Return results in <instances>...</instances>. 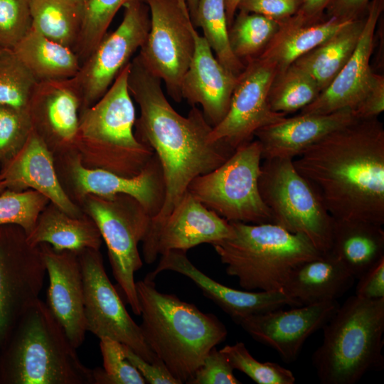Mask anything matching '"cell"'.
I'll use <instances>...</instances> for the list:
<instances>
[{
    "label": "cell",
    "mask_w": 384,
    "mask_h": 384,
    "mask_svg": "<svg viewBox=\"0 0 384 384\" xmlns=\"http://www.w3.org/2000/svg\"><path fill=\"white\" fill-rule=\"evenodd\" d=\"M262 160L259 141L251 140L220 166L195 178L188 192L229 222L272 223L258 187Z\"/></svg>",
    "instance_id": "obj_9"
},
{
    "label": "cell",
    "mask_w": 384,
    "mask_h": 384,
    "mask_svg": "<svg viewBox=\"0 0 384 384\" xmlns=\"http://www.w3.org/2000/svg\"><path fill=\"white\" fill-rule=\"evenodd\" d=\"M159 264L147 276L154 279L163 271L176 272L188 277L203 294L235 321L250 315L282 308L299 306L282 291L238 290L219 283L198 270L186 252L170 250L161 255Z\"/></svg>",
    "instance_id": "obj_22"
},
{
    "label": "cell",
    "mask_w": 384,
    "mask_h": 384,
    "mask_svg": "<svg viewBox=\"0 0 384 384\" xmlns=\"http://www.w3.org/2000/svg\"><path fill=\"white\" fill-rule=\"evenodd\" d=\"M31 28L30 0H0V48L13 50Z\"/></svg>",
    "instance_id": "obj_42"
},
{
    "label": "cell",
    "mask_w": 384,
    "mask_h": 384,
    "mask_svg": "<svg viewBox=\"0 0 384 384\" xmlns=\"http://www.w3.org/2000/svg\"><path fill=\"white\" fill-rule=\"evenodd\" d=\"M226 356L213 347L188 382L190 384H240Z\"/></svg>",
    "instance_id": "obj_43"
},
{
    "label": "cell",
    "mask_w": 384,
    "mask_h": 384,
    "mask_svg": "<svg viewBox=\"0 0 384 384\" xmlns=\"http://www.w3.org/2000/svg\"><path fill=\"white\" fill-rule=\"evenodd\" d=\"M353 19L329 17L323 21H310L297 13L281 23L259 56L272 63L279 73Z\"/></svg>",
    "instance_id": "obj_27"
},
{
    "label": "cell",
    "mask_w": 384,
    "mask_h": 384,
    "mask_svg": "<svg viewBox=\"0 0 384 384\" xmlns=\"http://www.w3.org/2000/svg\"><path fill=\"white\" fill-rule=\"evenodd\" d=\"M240 1L241 0H225L227 21L229 28L234 21V16Z\"/></svg>",
    "instance_id": "obj_50"
},
{
    "label": "cell",
    "mask_w": 384,
    "mask_h": 384,
    "mask_svg": "<svg viewBox=\"0 0 384 384\" xmlns=\"http://www.w3.org/2000/svg\"><path fill=\"white\" fill-rule=\"evenodd\" d=\"M363 24L364 19L354 18L293 64L314 80L321 92L329 85L353 54Z\"/></svg>",
    "instance_id": "obj_31"
},
{
    "label": "cell",
    "mask_w": 384,
    "mask_h": 384,
    "mask_svg": "<svg viewBox=\"0 0 384 384\" xmlns=\"http://www.w3.org/2000/svg\"><path fill=\"white\" fill-rule=\"evenodd\" d=\"M358 279L356 295L366 299L384 298V257Z\"/></svg>",
    "instance_id": "obj_47"
},
{
    "label": "cell",
    "mask_w": 384,
    "mask_h": 384,
    "mask_svg": "<svg viewBox=\"0 0 384 384\" xmlns=\"http://www.w3.org/2000/svg\"><path fill=\"white\" fill-rule=\"evenodd\" d=\"M336 301L282 308L235 320L255 340L274 349L287 363L297 360L306 340L328 322Z\"/></svg>",
    "instance_id": "obj_17"
},
{
    "label": "cell",
    "mask_w": 384,
    "mask_h": 384,
    "mask_svg": "<svg viewBox=\"0 0 384 384\" xmlns=\"http://www.w3.org/2000/svg\"><path fill=\"white\" fill-rule=\"evenodd\" d=\"M234 234L230 223L206 208L187 192L156 231L142 241L145 262L170 250L187 252L203 243L213 244Z\"/></svg>",
    "instance_id": "obj_16"
},
{
    "label": "cell",
    "mask_w": 384,
    "mask_h": 384,
    "mask_svg": "<svg viewBox=\"0 0 384 384\" xmlns=\"http://www.w3.org/2000/svg\"><path fill=\"white\" fill-rule=\"evenodd\" d=\"M5 189L3 182L0 178V193Z\"/></svg>",
    "instance_id": "obj_53"
},
{
    "label": "cell",
    "mask_w": 384,
    "mask_h": 384,
    "mask_svg": "<svg viewBox=\"0 0 384 384\" xmlns=\"http://www.w3.org/2000/svg\"><path fill=\"white\" fill-rule=\"evenodd\" d=\"M31 28L74 50L80 35L82 7L70 0H30Z\"/></svg>",
    "instance_id": "obj_32"
},
{
    "label": "cell",
    "mask_w": 384,
    "mask_h": 384,
    "mask_svg": "<svg viewBox=\"0 0 384 384\" xmlns=\"http://www.w3.org/2000/svg\"><path fill=\"white\" fill-rule=\"evenodd\" d=\"M322 329V343L312 356L321 383L354 384L383 369L384 298L351 296Z\"/></svg>",
    "instance_id": "obj_5"
},
{
    "label": "cell",
    "mask_w": 384,
    "mask_h": 384,
    "mask_svg": "<svg viewBox=\"0 0 384 384\" xmlns=\"http://www.w3.org/2000/svg\"><path fill=\"white\" fill-rule=\"evenodd\" d=\"M81 105L74 78L37 82L31 98L29 113L33 129L50 150H73Z\"/></svg>",
    "instance_id": "obj_21"
},
{
    "label": "cell",
    "mask_w": 384,
    "mask_h": 384,
    "mask_svg": "<svg viewBox=\"0 0 384 384\" xmlns=\"http://www.w3.org/2000/svg\"><path fill=\"white\" fill-rule=\"evenodd\" d=\"M258 187L272 223L304 235L321 253L330 251L334 218L293 159H263Z\"/></svg>",
    "instance_id": "obj_8"
},
{
    "label": "cell",
    "mask_w": 384,
    "mask_h": 384,
    "mask_svg": "<svg viewBox=\"0 0 384 384\" xmlns=\"http://www.w3.org/2000/svg\"><path fill=\"white\" fill-rule=\"evenodd\" d=\"M70 1L73 2L74 4L82 7L86 0H70Z\"/></svg>",
    "instance_id": "obj_52"
},
{
    "label": "cell",
    "mask_w": 384,
    "mask_h": 384,
    "mask_svg": "<svg viewBox=\"0 0 384 384\" xmlns=\"http://www.w3.org/2000/svg\"><path fill=\"white\" fill-rule=\"evenodd\" d=\"M128 87L140 111L135 136L153 149L165 184L164 201L151 220L147 238L183 198L191 181L220 166L235 150L223 142H210L213 127L196 106L187 117L176 112L163 92L161 80L149 73L137 56L130 62Z\"/></svg>",
    "instance_id": "obj_1"
},
{
    "label": "cell",
    "mask_w": 384,
    "mask_h": 384,
    "mask_svg": "<svg viewBox=\"0 0 384 384\" xmlns=\"http://www.w3.org/2000/svg\"><path fill=\"white\" fill-rule=\"evenodd\" d=\"M122 347L127 359L137 368L146 383L181 384L161 361L150 363L127 346L122 344Z\"/></svg>",
    "instance_id": "obj_45"
},
{
    "label": "cell",
    "mask_w": 384,
    "mask_h": 384,
    "mask_svg": "<svg viewBox=\"0 0 384 384\" xmlns=\"http://www.w3.org/2000/svg\"><path fill=\"white\" fill-rule=\"evenodd\" d=\"M369 0H333L328 8L329 17L342 19L356 18Z\"/></svg>",
    "instance_id": "obj_48"
},
{
    "label": "cell",
    "mask_w": 384,
    "mask_h": 384,
    "mask_svg": "<svg viewBox=\"0 0 384 384\" xmlns=\"http://www.w3.org/2000/svg\"><path fill=\"white\" fill-rule=\"evenodd\" d=\"M86 212L96 224L108 250L112 274L136 315H140L134 273L143 263L138 244L151 226L152 217L133 197L87 195L82 198Z\"/></svg>",
    "instance_id": "obj_10"
},
{
    "label": "cell",
    "mask_w": 384,
    "mask_h": 384,
    "mask_svg": "<svg viewBox=\"0 0 384 384\" xmlns=\"http://www.w3.org/2000/svg\"><path fill=\"white\" fill-rule=\"evenodd\" d=\"M335 220L384 223V129L359 119L293 159Z\"/></svg>",
    "instance_id": "obj_2"
},
{
    "label": "cell",
    "mask_w": 384,
    "mask_h": 384,
    "mask_svg": "<svg viewBox=\"0 0 384 384\" xmlns=\"http://www.w3.org/2000/svg\"><path fill=\"white\" fill-rule=\"evenodd\" d=\"M333 0H302V6L297 11L304 18L314 21L319 17L324 9Z\"/></svg>",
    "instance_id": "obj_49"
},
{
    "label": "cell",
    "mask_w": 384,
    "mask_h": 384,
    "mask_svg": "<svg viewBox=\"0 0 384 384\" xmlns=\"http://www.w3.org/2000/svg\"><path fill=\"white\" fill-rule=\"evenodd\" d=\"M382 226L366 221L333 220L329 252L355 278L384 257Z\"/></svg>",
    "instance_id": "obj_28"
},
{
    "label": "cell",
    "mask_w": 384,
    "mask_h": 384,
    "mask_svg": "<svg viewBox=\"0 0 384 384\" xmlns=\"http://www.w3.org/2000/svg\"><path fill=\"white\" fill-rule=\"evenodd\" d=\"M384 110V78L374 74L366 93L353 110L358 119L377 117Z\"/></svg>",
    "instance_id": "obj_46"
},
{
    "label": "cell",
    "mask_w": 384,
    "mask_h": 384,
    "mask_svg": "<svg viewBox=\"0 0 384 384\" xmlns=\"http://www.w3.org/2000/svg\"><path fill=\"white\" fill-rule=\"evenodd\" d=\"M277 73L272 63L259 55L248 60L238 75L226 114L209 134L210 142H223L235 150L252 140L258 129L285 117L269 104Z\"/></svg>",
    "instance_id": "obj_15"
},
{
    "label": "cell",
    "mask_w": 384,
    "mask_h": 384,
    "mask_svg": "<svg viewBox=\"0 0 384 384\" xmlns=\"http://www.w3.org/2000/svg\"><path fill=\"white\" fill-rule=\"evenodd\" d=\"M36 81L74 78L80 61L73 50L54 42L32 28L13 49Z\"/></svg>",
    "instance_id": "obj_30"
},
{
    "label": "cell",
    "mask_w": 384,
    "mask_h": 384,
    "mask_svg": "<svg viewBox=\"0 0 384 384\" xmlns=\"http://www.w3.org/2000/svg\"><path fill=\"white\" fill-rule=\"evenodd\" d=\"M84 287L87 331L127 346L150 363L161 361L150 349L139 325L129 314L104 267L100 250L78 252ZM162 362V361H161Z\"/></svg>",
    "instance_id": "obj_13"
},
{
    "label": "cell",
    "mask_w": 384,
    "mask_h": 384,
    "mask_svg": "<svg viewBox=\"0 0 384 384\" xmlns=\"http://www.w3.org/2000/svg\"><path fill=\"white\" fill-rule=\"evenodd\" d=\"M103 368L92 369L93 384H145L144 378L127 359L122 343L112 338H100Z\"/></svg>",
    "instance_id": "obj_40"
},
{
    "label": "cell",
    "mask_w": 384,
    "mask_h": 384,
    "mask_svg": "<svg viewBox=\"0 0 384 384\" xmlns=\"http://www.w3.org/2000/svg\"><path fill=\"white\" fill-rule=\"evenodd\" d=\"M355 277L330 252L297 266L282 292L299 306L336 301L353 284Z\"/></svg>",
    "instance_id": "obj_26"
},
{
    "label": "cell",
    "mask_w": 384,
    "mask_h": 384,
    "mask_svg": "<svg viewBox=\"0 0 384 384\" xmlns=\"http://www.w3.org/2000/svg\"><path fill=\"white\" fill-rule=\"evenodd\" d=\"M37 82L13 50H0V105L29 111Z\"/></svg>",
    "instance_id": "obj_36"
},
{
    "label": "cell",
    "mask_w": 384,
    "mask_h": 384,
    "mask_svg": "<svg viewBox=\"0 0 384 384\" xmlns=\"http://www.w3.org/2000/svg\"><path fill=\"white\" fill-rule=\"evenodd\" d=\"M118 27L106 33L80 64L74 80L81 97V110L90 107L109 89L134 53L144 44L150 28L149 10L143 0L124 5Z\"/></svg>",
    "instance_id": "obj_14"
},
{
    "label": "cell",
    "mask_w": 384,
    "mask_h": 384,
    "mask_svg": "<svg viewBox=\"0 0 384 384\" xmlns=\"http://www.w3.org/2000/svg\"><path fill=\"white\" fill-rule=\"evenodd\" d=\"M383 0H372L364 18L356 47L329 85L302 110V114H327L343 109L354 110L366 93L374 73L370 66L377 22Z\"/></svg>",
    "instance_id": "obj_20"
},
{
    "label": "cell",
    "mask_w": 384,
    "mask_h": 384,
    "mask_svg": "<svg viewBox=\"0 0 384 384\" xmlns=\"http://www.w3.org/2000/svg\"><path fill=\"white\" fill-rule=\"evenodd\" d=\"M150 15V28L137 55L143 66L165 84L176 102L191 63L194 42L193 24L186 0H143Z\"/></svg>",
    "instance_id": "obj_11"
},
{
    "label": "cell",
    "mask_w": 384,
    "mask_h": 384,
    "mask_svg": "<svg viewBox=\"0 0 384 384\" xmlns=\"http://www.w3.org/2000/svg\"><path fill=\"white\" fill-rule=\"evenodd\" d=\"M319 93L314 80L292 64L277 74L269 94V104L272 111L287 114L302 110Z\"/></svg>",
    "instance_id": "obj_34"
},
{
    "label": "cell",
    "mask_w": 384,
    "mask_h": 384,
    "mask_svg": "<svg viewBox=\"0 0 384 384\" xmlns=\"http://www.w3.org/2000/svg\"><path fill=\"white\" fill-rule=\"evenodd\" d=\"M130 62L106 92L80 112L73 148L85 166L126 177L138 175L154 155L134 132L137 118L128 87Z\"/></svg>",
    "instance_id": "obj_4"
},
{
    "label": "cell",
    "mask_w": 384,
    "mask_h": 384,
    "mask_svg": "<svg viewBox=\"0 0 384 384\" xmlns=\"http://www.w3.org/2000/svg\"><path fill=\"white\" fill-rule=\"evenodd\" d=\"M38 246L49 278L46 304L77 349L87 331L78 252L57 251L46 243Z\"/></svg>",
    "instance_id": "obj_18"
},
{
    "label": "cell",
    "mask_w": 384,
    "mask_h": 384,
    "mask_svg": "<svg viewBox=\"0 0 384 384\" xmlns=\"http://www.w3.org/2000/svg\"><path fill=\"white\" fill-rule=\"evenodd\" d=\"M188 10L190 12V16L191 18V21L193 24L195 22L196 16V11H197V6L198 4V0H186Z\"/></svg>",
    "instance_id": "obj_51"
},
{
    "label": "cell",
    "mask_w": 384,
    "mask_h": 384,
    "mask_svg": "<svg viewBox=\"0 0 384 384\" xmlns=\"http://www.w3.org/2000/svg\"><path fill=\"white\" fill-rule=\"evenodd\" d=\"M2 49V48H0V50Z\"/></svg>",
    "instance_id": "obj_55"
},
{
    "label": "cell",
    "mask_w": 384,
    "mask_h": 384,
    "mask_svg": "<svg viewBox=\"0 0 384 384\" xmlns=\"http://www.w3.org/2000/svg\"><path fill=\"white\" fill-rule=\"evenodd\" d=\"M69 161L70 175L75 194L112 198L126 194L135 198L154 218L161 209L165 184L160 162L154 154L137 176L126 177L101 169L85 166L76 154Z\"/></svg>",
    "instance_id": "obj_19"
},
{
    "label": "cell",
    "mask_w": 384,
    "mask_h": 384,
    "mask_svg": "<svg viewBox=\"0 0 384 384\" xmlns=\"http://www.w3.org/2000/svg\"><path fill=\"white\" fill-rule=\"evenodd\" d=\"M133 0H86L82 6V22L75 53L80 64L106 35L115 14Z\"/></svg>",
    "instance_id": "obj_37"
},
{
    "label": "cell",
    "mask_w": 384,
    "mask_h": 384,
    "mask_svg": "<svg viewBox=\"0 0 384 384\" xmlns=\"http://www.w3.org/2000/svg\"><path fill=\"white\" fill-rule=\"evenodd\" d=\"M46 273L40 247L28 244L24 230L0 225V343L39 299Z\"/></svg>",
    "instance_id": "obj_12"
},
{
    "label": "cell",
    "mask_w": 384,
    "mask_h": 384,
    "mask_svg": "<svg viewBox=\"0 0 384 384\" xmlns=\"http://www.w3.org/2000/svg\"><path fill=\"white\" fill-rule=\"evenodd\" d=\"M359 119L351 109L327 114H302L284 117L255 133L262 159H294L309 146L329 134Z\"/></svg>",
    "instance_id": "obj_25"
},
{
    "label": "cell",
    "mask_w": 384,
    "mask_h": 384,
    "mask_svg": "<svg viewBox=\"0 0 384 384\" xmlns=\"http://www.w3.org/2000/svg\"><path fill=\"white\" fill-rule=\"evenodd\" d=\"M53 158L46 142L33 129L22 149L0 169L5 189L21 191L31 188L65 213L83 216L63 188Z\"/></svg>",
    "instance_id": "obj_24"
},
{
    "label": "cell",
    "mask_w": 384,
    "mask_h": 384,
    "mask_svg": "<svg viewBox=\"0 0 384 384\" xmlns=\"http://www.w3.org/2000/svg\"><path fill=\"white\" fill-rule=\"evenodd\" d=\"M0 169H1V164H0Z\"/></svg>",
    "instance_id": "obj_54"
},
{
    "label": "cell",
    "mask_w": 384,
    "mask_h": 384,
    "mask_svg": "<svg viewBox=\"0 0 384 384\" xmlns=\"http://www.w3.org/2000/svg\"><path fill=\"white\" fill-rule=\"evenodd\" d=\"M230 223L233 235L211 245L245 290L282 291L297 266L324 254L304 235L278 225Z\"/></svg>",
    "instance_id": "obj_6"
},
{
    "label": "cell",
    "mask_w": 384,
    "mask_h": 384,
    "mask_svg": "<svg viewBox=\"0 0 384 384\" xmlns=\"http://www.w3.org/2000/svg\"><path fill=\"white\" fill-rule=\"evenodd\" d=\"M13 329L4 367L7 381L93 384L92 369L81 362L62 326L40 299L29 306Z\"/></svg>",
    "instance_id": "obj_7"
},
{
    "label": "cell",
    "mask_w": 384,
    "mask_h": 384,
    "mask_svg": "<svg viewBox=\"0 0 384 384\" xmlns=\"http://www.w3.org/2000/svg\"><path fill=\"white\" fill-rule=\"evenodd\" d=\"M50 203L41 212L33 230L27 236L29 245L37 247L46 243L57 251L100 250L102 238L90 217H73Z\"/></svg>",
    "instance_id": "obj_29"
},
{
    "label": "cell",
    "mask_w": 384,
    "mask_h": 384,
    "mask_svg": "<svg viewBox=\"0 0 384 384\" xmlns=\"http://www.w3.org/2000/svg\"><path fill=\"white\" fill-rule=\"evenodd\" d=\"M191 32L194 49L182 81V98L192 107L200 105L206 119L214 127L228 110L238 75L218 61L204 36H201L193 24Z\"/></svg>",
    "instance_id": "obj_23"
},
{
    "label": "cell",
    "mask_w": 384,
    "mask_h": 384,
    "mask_svg": "<svg viewBox=\"0 0 384 384\" xmlns=\"http://www.w3.org/2000/svg\"><path fill=\"white\" fill-rule=\"evenodd\" d=\"M135 286L145 342L175 378L188 383L208 352L226 338V327L214 314L159 292L147 275Z\"/></svg>",
    "instance_id": "obj_3"
},
{
    "label": "cell",
    "mask_w": 384,
    "mask_h": 384,
    "mask_svg": "<svg viewBox=\"0 0 384 384\" xmlns=\"http://www.w3.org/2000/svg\"><path fill=\"white\" fill-rule=\"evenodd\" d=\"M48 203V198L32 189L21 191L4 189L0 193V225L19 226L28 236Z\"/></svg>",
    "instance_id": "obj_38"
},
{
    "label": "cell",
    "mask_w": 384,
    "mask_h": 384,
    "mask_svg": "<svg viewBox=\"0 0 384 384\" xmlns=\"http://www.w3.org/2000/svg\"><path fill=\"white\" fill-rule=\"evenodd\" d=\"M281 23L258 14L240 11L228 30L235 55L240 60L255 57L270 41Z\"/></svg>",
    "instance_id": "obj_35"
},
{
    "label": "cell",
    "mask_w": 384,
    "mask_h": 384,
    "mask_svg": "<svg viewBox=\"0 0 384 384\" xmlns=\"http://www.w3.org/2000/svg\"><path fill=\"white\" fill-rule=\"evenodd\" d=\"M193 25L201 28L218 61L238 75L245 65L235 55L230 46L225 0H198Z\"/></svg>",
    "instance_id": "obj_33"
},
{
    "label": "cell",
    "mask_w": 384,
    "mask_h": 384,
    "mask_svg": "<svg viewBox=\"0 0 384 384\" xmlns=\"http://www.w3.org/2000/svg\"><path fill=\"white\" fill-rule=\"evenodd\" d=\"M220 351L235 370H238L258 384H294L292 372L277 363H262L256 360L242 342L226 345Z\"/></svg>",
    "instance_id": "obj_39"
},
{
    "label": "cell",
    "mask_w": 384,
    "mask_h": 384,
    "mask_svg": "<svg viewBox=\"0 0 384 384\" xmlns=\"http://www.w3.org/2000/svg\"><path fill=\"white\" fill-rule=\"evenodd\" d=\"M302 0H241L238 9L282 22L299 10Z\"/></svg>",
    "instance_id": "obj_44"
},
{
    "label": "cell",
    "mask_w": 384,
    "mask_h": 384,
    "mask_svg": "<svg viewBox=\"0 0 384 384\" xmlns=\"http://www.w3.org/2000/svg\"><path fill=\"white\" fill-rule=\"evenodd\" d=\"M32 130L29 111L0 105L1 167L22 149Z\"/></svg>",
    "instance_id": "obj_41"
}]
</instances>
